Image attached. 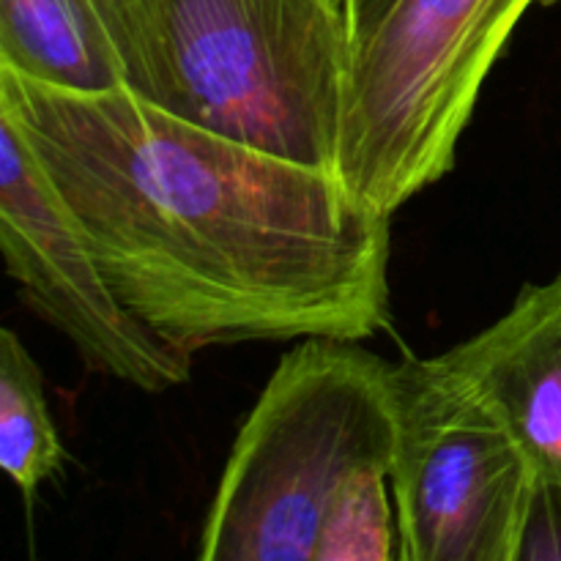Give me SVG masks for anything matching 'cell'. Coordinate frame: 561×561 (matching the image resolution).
<instances>
[{
	"label": "cell",
	"instance_id": "6da1fadb",
	"mask_svg": "<svg viewBox=\"0 0 561 561\" xmlns=\"http://www.w3.org/2000/svg\"><path fill=\"white\" fill-rule=\"evenodd\" d=\"M0 115L69 206L126 310L184 354L392 327V217L334 170L217 135L126 88L0 66Z\"/></svg>",
	"mask_w": 561,
	"mask_h": 561
},
{
	"label": "cell",
	"instance_id": "7a4b0ae2",
	"mask_svg": "<svg viewBox=\"0 0 561 561\" xmlns=\"http://www.w3.org/2000/svg\"><path fill=\"white\" fill-rule=\"evenodd\" d=\"M142 102L337 173L351 31L343 0H88Z\"/></svg>",
	"mask_w": 561,
	"mask_h": 561
},
{
	"label": "cell",
	"instance_id": "3957f363",
	"mask_svg": "<svg viewBox=\"0 0 561 561\" xmlns=\"http://www.w3.org/2000/svg\"><path fill=\"white\" fill-rule=\"evenodd\" d=\"M394 438L392 362L359 340H296L236 433L197 557L316 561L334 510L389 480Z\"/></svg>",
	"mask_w": 561,
	"mask_h": 561
},
{
	"label": "cell",
	"instance_id": "277c9868",
	"mask_svg": "<svg viewBox=\"0 0 561 561\" xmlns=\"http://www.w3.org/2000/svg\"><path fill=\"white\" fill-rule=\"evenodd\" d=\"M551 0H392L351 47L337 175L389 214L458 159L493 66L526 11Z\"/></svg>",
	"mask_w": 561,
	"mask_h": 561
},
{
	"label": "cell",
	"instance_id": "5b68a950",
	"mask_svg": "<svg viewBox=\"0 0 561 561\" xmlns=\"http://www.w3.org/2000/svg\"><path fill=\"white\" fill-rule=\"evenodd\" d=\"M392 381L398 559L515 561L537 485L524 449L442 354H403Z\"/></svg>",
	"mask_w": 561,
	"mask_h": 561
},
{
	"label": "cell",
	"instance_id": "8992f818",
	"mask_svg": "<svg viewBox=\"0 0 561 561\" xmlns=\"http://www.w3.org/2000/svg\"><path fill=\"white\" fill-rule=\"evenodd\" d=\"M0 252L22 305L64 334L88 370L146 394L190 381L192 356L126 310L69 206L5 115H0Z\"/></svg>",
	"mask_w": 561,
	"mask_h": 561
},
{
	"label": "cell",
	"instance_id": "52a82bcc",
	"mask_svg": "<svg viewBox=\"0 0 561 561\" xmlns=\"http://www.w3.org/2000/svg\"><path fill=\"white\" fill-rule=\"evenodd\" d=\"M442 359L507 427L537 480L561 485V272L524 285L502 318Z\"/></svg>",
	"mask_w": 561,
	"mask_h": 561
},
{
	"label": "cell",
	"instance_id": "ba28073f",
	"mask_svg": "<svg viewBox=\"0 0 561 561\" xmlns=\"http://www.w3.org/2000/svg\"><path fill=\"white\" fill-rule=\"evenodd\" d=\"M0 66L66 91L124 88L88 0H0Z\"/></svg>",
	"mask_w": 561,
	"mask_h": 561
},
{
	"label": "cell",
	"instance_id": "9c48e42d",
	"mask_svg": "<svg viewBox=\"0 0 561 561\" xmlns=\"http://www.w3.org/2000/svg\"><path fill=\"white\" fill-rule=\"evenodd\" d=\"M69 453L49 414L44 376L14 329L0 332V466L25 502L60 477Z\"/></svg>",
	"mask_w": 561,
	"mask_h": 561
},
{
	"label": "cell",
	"instance_id": "30bf717a",
	"mask_svg": "<svg viewBox=\"0 0 561 561\" xmlns=\"http://www.w3.org/2000/svg\"><path fill=\"white\" fill-rule=\"evenodd\" d=\"M515 561H561V485L537 480Z\"/></svg>",
	"mask_w": 561,
	"mask_h": 561
},
{
	"label": "cell",
	"instance_id": "8fae6325",
	"mask_svg": "<svg viewBox=\"0 0 561 561\" xmlns=\"http://www.w3.org/2000/svg\"><path fill=\"white\" fill-rule=\"evenodd\" d=\"M389 3H392V0H343L345 20H348L351 31V47L381 20L383 11L389 9Z\"/></svg>",
	"mask_w": 561,
	"mask_h": 561
}]
</instances>
